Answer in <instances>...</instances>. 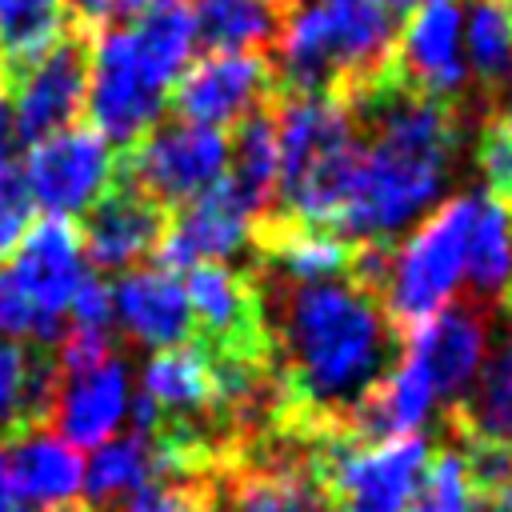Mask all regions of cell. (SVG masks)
I'll return each mask as SVG.
<instances>
[{
  "instance_id": "40",
  "label": "cell",
  "mask_w": 512,
  "mask_h": 512,
  "mask_svg": "<svg viewBox=\"0 0 512 512\" xmlns=\"http://www.w3.org/2000/svg\"><path fill=\"white\" fill-rule=\"evenodd\" d=\"M504 308H512V292H508V300H504Z\"/></svg>"
},
{
  "instance_id": "37",
  "label": "cell",
  "mask_w": 512,
  "mask_h": 512,
  "mask_svg": "<svg viewBox=\"0 0 512 512\" xmlns=\"http://www.w3.org/2000/svg\"><path fill=\"white\" fill-rule=\"evenodd\" d=\"M44 512H88L80 500H72V504H60V508H44Z\"/></svg>"
},
{
  "instance_id": "25",
  "label": "cell",
  "mask_w": 512,
  "mask_h": 512,
  "mask_svg": "<svg viewBox=\"0 0 512 512\" xmlns=\"http://www.w3.org/2000/svg\"><path fill=\"white\" fill-rule=\"evenodd\" d=\"M464 20V60L488 92H508L512 84V4L508 0H472Z\"/></svg>"
},
{
  "instance_id": "24",
  "label": "cell",
  "mask_w": 512,
  "mask_h": 512,
  "mask_svg": "<svg viewBox=\"0 0 512 512\" xmlns=\"http://www.w3.org/2000/svg\"><path fill=\"white\" fill-rule=\"evenodd\" d=\"M228 140H232V156H228L232 188L248 200L256 220L272 216L276 212V192H280V152H276V128H272L268 104L248 112L236 124V136H228Z\"/></svg>"
},
{
  "instance_id": "36",
  "label": "cell",
  "mask_w": 512,
  "mask_h": 512,
  "mask_svg": "<svg viewBox=\"0 0 512 512\" xmlns=\"http://www.w3.org/2000/svg\"><path fill=\"white\" fill-rule=\"evenodd\" d=\"M380 4L396 12V8H412V4H432V0H380Z\"/></svg>"
},
{
  "instance_id": "32",
  "label": "cell",
  "mask_w": 512,
  "mask_h": 512,
  "mask_svg": "<svg viewBox=\"0 0 512 512\" xmlns=\"http://www.w3.org/2000/svg\"><path fill=\"white\" fill-rule=\"evenodd\" d=\"M28 220H32V200L24 192V180L16 172H0V260L20 244Z\"/></svg>"
},
{
  "instance_id": "19",
  "label": "cell",
  "mask_w": 512,
  "mask_h": 512,
  "mask_svg": "<svg viewBox=\"0 0 512 512\" xmlns=\"http://www.w3.org/2000/svg\"><path fill=\"white\" fill-rule=\"evenodd\" d=\"M504 336L488 352L472 392L448 412V424L460 440H484L512 452V308L500 304Z\"/></svg>"
},
{
  "instance_id": "29",
  "label": "cell",
  "mask_w": 512,
  "mask_h": 512,
  "mask_svg": "<svg viewBox=\"0 0 512 512\" xmlns=\"http://www.w3.org/2000/svg\"><path fill=\"white\" fill-rule=\"evenodd\" d=\"M476 164L492 188V200H500L512 212V128L504 120H488L476 140Z\"/></svg>"
},
{
  "instance_id": "35",
  "label": "cell",
  "mask_w": 512,
  "mask_h": 512,
  "mask_svg": "<svg viewBox=\"0 0 512 512\" xmlns=\"http://www.w3.org/2000/svg\"><path fill=\"white\" fill-rule=\"evenodd\" d=\"M476 504H480V512H512V492L492 496V500H476Z\"/></svg>"
},
{
  "instance_id": "42",
  "label": "cell",
  "mask_w": 512,
  "mask_h": 512,
  "mask_svg": "<svg viewBox=\"0 0 512 512\" xmlns=\"http://www.w3.org/2000/svg\"><path fill=\"white\" fill-rule=\"evenodd\" d=\"M508 4H512V0H508Z\"/></svg>"
},
{
  "instance_id": "41",
  "label": "cell",
  "mask_w": 512,
  "mask_h": 512,
  "mask_svg": "<svg viewBox=\"0 0 512 512\" xmlns=\"http://www.w3.org/2000/svg\"><path fill=\"white\" fill-rule=\"evenodd\" d=\"M0 80H4V56H0Z\"/></svg>"
},
{
  "instance_id": "15",
  "label": "cell",
  "mask_w": 512,
  "mask_h": 512,
  "mask_svg": "<svg viewBox=\"0 0 512 512\" xmlns=\"http://www.w3.org/2000/svg\"><path fill=\"white\" fill-rule=\"evenodd\" d=\"M168 212L144 200L136 188L112 180V188L84 212L80 228V248L96 268H132L144 256H156L160 236H164Z\"/></svg>"
},
{
  "instance_id": "33",
  "label": "cell",
  "mask_w": 512,
  "mask_h": 512,
  "mask_svg": "<svg viewBox=\"0 0 512 512\" xmlns=\"http://www.w3.org/2000/svg\"><path fill=\"white\" fill-rule=\"evenodd\" d=\"M20 152V132H16V116L8 96L0 92V172H12V160Z\"/></svg>"
},
{
  "instance_id": "16",
  "label": "cell",
  "mask_w": 512,
  "mask_h": 512,
  "mask_svg": "<svg viewBox=\"0 0 512 512\" xmlns=\"http://www.w3.org/2000/svg\"><path fill=\"white\" fill-rule=\"evenodd\" d=\"M112 320L120 324V332L128 340H136L152 352L176 348L196 332L180 272H168L160 264L128 268L112 284Z\"/></svg>"
},
{
  "instance_id": "14",
  "label": "cell",
  "mask_w": 512,
  "mask_h": 512,
  "mask_svg": "<svg viewBox=\"0 0 512 512\" xmlns=\"http://www.w3.org/2000/svg\"><path fill=\"white\" fill-rule=\"evenodd\" d=\"M12 284L52 320H64L68 300L84 276L80 228L64 216H44L24 228L12 264H4Z\"/></svg>"
},
{
  "instance_id": "30",
  "label": "cell",
  "mask_w": 512,
  "mask_h": 512,
  "mask_svg": "<svg viewBox=\"0 0 512 512\" xmlns=\"http://www.w3.org/2000/svg\"><path fill=\"white\" fill-rule=\"evenodd\" d=\"M180 0H64L68 16L76 20L80 32H100L108 24H124V20H136L144 12H156V8H172Z\"/></svg>"
},
{
  "instance_id": "18",
  "label": "cell",
  "mask_w": 512,
  "mask_h": 512,
  "mask_svg": "<svg viewBox=\"0 0 512 512\" xmlns=\"http://www.w3.org/2000/svg\"><path fill=\"white\" fill-rule=\"evenodd\" d=\"M60 372L48 348L0 336V444L48 424Z\"/></svg>"
},
{
  "instance_id": "3",
  "label": "cell",
  "mask_w": 512,
  "mask_h": 512,
  "mask_svg": "<svg viewBox=\"0 0 512 512\" xmlns=\"http://www.w3.org/2000/svg\"><path fill=\"white\" fill-rule=\"evenodd\" d=\"M196 28L188 8H156L92 32L84 108L108 144H136L160 124L176 76L188 68Z\"/></svg>"
},
{
  "instance_id": "11",
  "label": "cell",
  "mask_w": 512,
  "mask_h": 512,
  "mask_svg": "<svg viewBox=\"0 0 512 512\" xmlns=\"http://www.w3.org/2000/svg\"><path fill=\"white\" fill-rule=\"evenodd\" d=\"M388 72L436 100L460 104V92L468 88V60H464V20L452 0L420 4L408 24L396 36Z\"/></svg>"
},
{
  "instance_id": "34",
  "label": "cell",
  "mask_w": 512,
  "mask_h": 512,
  "mask_svg": "<svg viewBox=\"0 0 512 512\" xmlns=\"http://www.w3.org/2000/svg\"><path fill=\"white\" fill-rule=\"evenodd\" d=\"M32 504H24L16 496V484H12V468H8V448L0 444V512H24Z\"/></svg>"
},
{
  "instance_id": "21",
  "label": "cell",
  "mask_w": 512,
  "mask_h": 512,
  "mask_svg": "<svg viewBox=\"0 0 512 512\" xmlns=\"http://www.w3.org/2000/svg\"><path fill=\"white\" fill-rule=\"evenodd\" d=\"M296 0H192L188 16L196 40L208 52H260L268 56L280 40Z\"/></svg>"
},
{
  "instance_id": "8",
  "label": "cell",
  "mask_w": 512,
  "mask_h": 512,
  "mask_svg": "<svg viewBox=\"0 0 512 512\" xmlns=\"http://www.w3.org/2000/svg\"><path fill=\"white\" fill-rule=\"evenodd\" d=\"M276 92L272 56L260 52H208L192 60L172 84V108L188 124L232 128Z\"/></svg>"
},
{
  "instance_id": "27",
  "label": "cell",
  "mask_w": 512,
  "mask_h": 512,
  "mask_svg": "<svg viewBox=\"0 0 512 512\" xmlns=\"http://www.w3.org/2000/svg\"><path fill=\"white\" fill-rule=\"evenodd\" d=\"M404 512H480L460 448H444V452L428 456L424 476H420L416 492L408 496Z\"/></svg>"
},
{
  "instance_id": "13",
  "label": "cell",
  "mask_w": 512,
  "mask_h": 512,
  "mask_svg": "<svg viewBox=\"0 0 512 512\" xmlns=\"http://www.w3.org/2000/svg\"><path fill=\"white\" fill-rule=\"evenodd\" d=\"M192 312V328H200L204 348H228V352H268L264 324H260V300L256 280L248 272H236L224 260L192 264L180 280Z\"/></svg>"
},
{
  "instance_id": "38",
  "label": "cell",
  "mask_w": 512,
  "mask_h": 512,
  "mask_svg": "<svg viewBox=\"0 0 512 512\" xmlns=\"http://www.w3.org/2000/svg\"><path fill=\"white\" fill-rule=\"evenodd\" d=\"M504 124L512 128V92H508V104H504Z\"/></svg>"
},
{
  "instance_id": "23",
  "label": "cell",
  "mask_w": 512,
  "mask_h": 512,
  "mask_svg": "<svg viewBox=\"0 0 512 512\" xmlns=\"http://www.w3.org/2000/svg\"><path fill=\"white\" fill-rule=\"evenodd\" d=\"M464 280L480 304H504L512 292V216L492 196H476L464 240Z\"/></svg>"
},
{
  "instance_id": "7",
  "label": "cell",
  "mask_w": 512,
  "mask_h": 512,
  "mask_svg": "<svg viewBox=\"0 0 512 512\" xmlns=\"http://www.w3.org/2000/svg\"><path fill=\"white\" fill-rule=\"evenodd\" d=\"M24 192L48 216H84L116 180L112 144L88 124H68L36 140L24 156Z\"/></svg>"
},
{
  "instance_id": "17",
  "label": "cell",
  "mask_w": 512,
  "mask_h": 512,
  "mask_svg": "<svg viewBox=\"0 0 512 512\" xmlns=\"http://www.w3.org/2000/svg\"><path fill=\"white\" fill-rule=\"evenodd\" d=\"M128 404V364L120 356H108L96 368L60 376L48 424L72 448H100L128 416Z\"/></svg>"
},
{
  "instance_id": "39",
  "label": "cell",
  "mask_w": 512,
  "mask_h": 512,
  "mask_svg": "<svg viewBox=\"0 0 512 512\" xmlns=\"http://www.w3.org/2000/svg\"><path fill=\"white\" fill-rule=\"evenodd\" d=\"M8 4H12V0H0V16H4V12H8Z\"/></svg>"
},
{
  "instance_id": "31",
  "label": "cell",
  "mask_w": 512,
  "mask_h": 512,
  "mask_svg": "<svg viewBox=\"0 0 512 512\" xmlns=\"http://www.w3.org/2000/svg\"><path fill=\"white\" fill-rule=\"evenodd\" d=\"M72 324L68 328H88V332H108L112 324V288L104 284L100 272H84L72 300H68V312H64Z\"/></svg>"
},
{
  "instance_id": "6",
  "label": "cell",
  "mask_w": 512,
  "mask_h": 512,
  "mask_svg": "<svg viewBox=\"0 0 512 512\" xmlns=\"http://www.w3.org/2000/svg\"><path fill=\"white\" fill-rule=\"evenodd\" d=\"M312 456L336 512H404L424 476L428 440L400 436L384 444H360L332 432L312 440Z\"/></svg>"
},
{
  "instance_id": "12",
  "label": "cell",
  "mask_w": 512,
  "mask_h": 512,
  "mask_svg": "<svg viewBox=\"0 0 512 512\" xmlns=\"http://www.w3.org/2000/svg\"><path fill=\"white\" fill-rule=\"evenodd\" d=\"M256 224H260L256 212L224 176L220 184H212L208 192H200L196 200L180 204L168 216L152 264L168 272H188L192 264H204V260H228L232 252L252 244Z\"/></svg>"
},
{
  "instance_id": "28",
  "label": "cell",
  "mask_w": 512,
  "mask_h": 512,
  "mask_svg": "<svg viewBox=\"0 0 512 512\" xmlns=\"http://www.w3.org/2000/svg\"><path fill=\"white\" fill-rule=\"evenodd\" d=\"M104 512H216V476H184V480H152L128 500Z\"/></svg>"
},
{
  "instance_id": "20",
  "label": "cell",
  "mask_w": 512,
  "mask_h": 512,
  "mask_svg": "<svg viewBox=\"0 0 512 512\" xmlns=\"http://www.w3.org/2000/svg\"><path fill=\"white\" fill-rule=\"evenodd\" d=\"M8 468H12L16 496L24 504H32L36 512L72 504L80 496L84 464H80L76 448L68 440H60L56 432L32 428V432L16 436L8 448Z\"/></svg>"
},
{
  "instance_id": "1",
  "label": "cell",
  "mask_w": 512,
  "mask_h": 512,
  "mask_svg": "<svg viewBox=\"0 0 512 512\" xmlns=\"http://www.w3.org/2000/svg\"><path fill=\"white\" fill-rule=\"evenodd\" d=\"M256 300L280 392L276 432H340L364 392L396 364L400 332L388 312L348 276L312 284L260 276Z\"/></svg>"
},
{
  "instance_id": "22",
  "label": "cell",
  "mask_w": 512,
  "mask_h": 512,
  "mask_svg": "<svg viewBox=\"0 0 512 512\" xmlns=\"http://www.w3.org/2000/svg\"><path fill=\"white\" fill-rule=\"evenodd\" d=\"M152 480H164V468H160V452H156V440L152 436H120V440H104L96 452H92V464L84 468V480H80V492H84V508L88 512H104L120 500H128L132 492L148 488Z\"/></svg>"
},
{
  "instance_id": "9",
  "label": "cell",
  "mask_w": 512,
  "mask_h": 512,
  "mask_svg": "<svg viewBox=\"0 0 512 512\" xmlns=\"http://www.w3.org/2000/svg\"><path fill=\"white\" fill-rule=\"evenodd\" d=\"M88 32H68L56 48H48L40 60L8 72L12 76V116L20 144H36L60 128H68L84 112L88 92Z\"/></svg>"
},
{
  "instance_id": "4",
  "label": "cell",
  "mask_w": 512,
  "mask_h": 512,
  "mask_svg": "<svg viewBox=\"0 0 512 512\" xmlns=\"http://www.w3.org/2000/svg\"><path fill=\"white\" fill-rule=\"evenodd\" d=\"M472 208L476 192L452 196L440 208H432L400 248H388L376 300L400 336L452 304L464 280V240Z\"/></svg>"
},
{
  "instance_id": "26",
  "label": "cell",
  "mask_w": 512,
  "mask_h": 512,
  "mask_svg": "<svg viewBox=\"0 0 512 512\" xmlns=\"http://www.w3.org/2000/svg\"><path fill=\"white\" fill-rule=\"evenodd\" d=\"M68 36V8L64 0H12L0 16V56L8 60L4 72H16L40 60Z\"/></svg>"
},
{
  "instance_id": "2",
  "label": "cell",
  "mask_w": 512,
  "mask_h": 512,
  "mask_svg": "<svg viewBox=\"0 0 512 512\" xmlns=\"http://www.w3.org/2000/svg\"><path fill=\"white\" fill-rule=\"evenodd\" d=\"M344 104L368 140H360V160L332 232L352 244H388L440 200L460 144V112L448 100L400 84L392 72Z\"/></svg>"
},
{
  "instance_id": "5",
  "label": "cell",
  "mask_w": 512,
  "mask_h": 512,
  "mask_svg": "<svg viewBox=\"0 0 512 512\" xmlns=\"http://www.w3.org/2000/svg\"><path fill=\"white\" fill-rule=\"evenodd\" d=\"M232 140L220 128L172 120L148 128L136 144L124 148L116 180L136 188L156 208H180L228 176Z\"/></svg>"
},
{
  "instance_id": "10",
  "label": "cell",
  "mask_w": 512,
  "mask_h": 512,
  "mask_svg": "<svg viewBox=\"0 0 512 512\" xmlns=\"http://www.w3.org/2000/svg\"><path fill=\"white\" fill-rule=\"evenodd\" d=\"M400 352L424 368V376L436 392V404H448V412H452L472 392V384L488 360V316L480 304L444 308V312L428 316L424 324L408 328L400 336Z\"/></svg>"
}]
</instances>
